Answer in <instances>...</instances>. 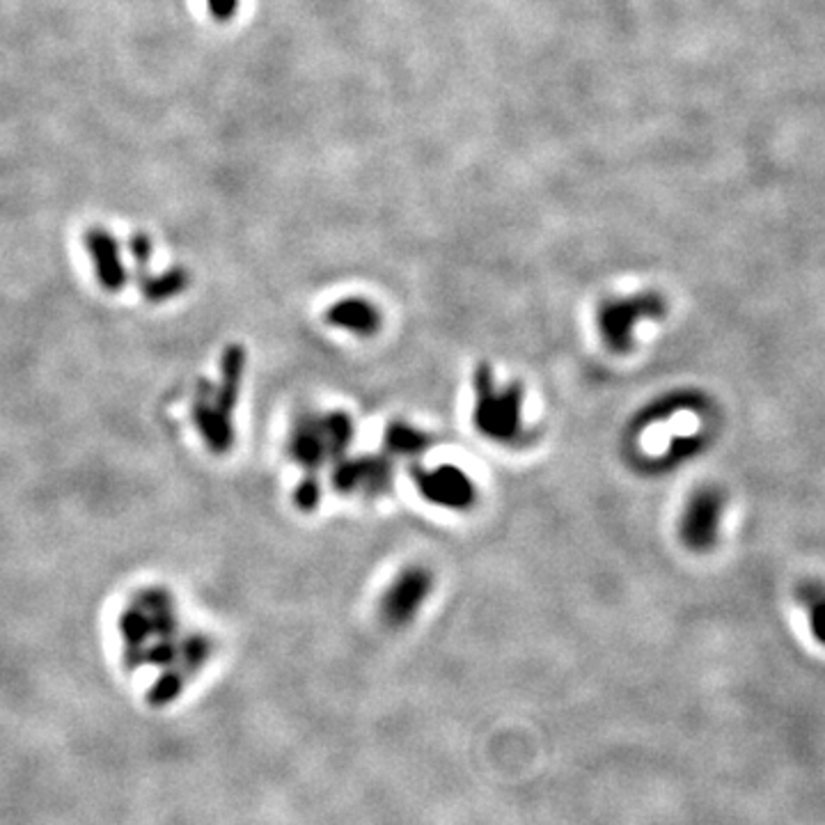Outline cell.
Masks as SVG:
<instances>
[{
  "label": "cell",
  "mask_w": 825,
  "mask_h": 825,
  "mask_svg": "<svg viewBox=\"0 0 825 825\" xmlns=\"http://www.w3.org/2000/svg\"><path fill=\"white\" fill-rule=\"evenodd\" d=\"M411 480L426 502L452 509V512H465L473 509L478 502V487L470 480L463 468L443 463L436 468H424L413 465L411 468Z\"/></svg>",
  "instance_id": "cell-7"
},
{
  "label": "cell",
  "mask_w": 825,
  "mask_h": 825,
  "mask_svg": "<svg viewBox=\"0 0 825 825\" xmlns=\"http://www.w3.org/2000/svg\"><path fill=\"white\" fill-rule=\"evenodd\" d=\"M667 317V298L647 289L628 296H608L597 307V328L603 346L615 356H626L636 346V328L645 322Z\"/></svg>",
  "instance_id": "cell-3"
},
{
  "label": "cell",
  "mask_w": 825,
  "mask_h": 825,
  "mask_svg": "<svg viewBox=\"0 0 825 825\" xmlns=\"http://www.w3.org/2000/svg\"><path fill=\"white\" fill-rule=\"evenodd\" d=\"M434 573L422 564H406L387 582L379 599V619L390 631H402L434 592Z\"/></svg>",
  "instance_id": "cell-4"
},
{
  "label": "cell",
  "mask_w": 825,
  "mask_h": 825,
  "mask_svg": "<svg viewBox=\"0 0 825 825\" xmlns=\"http://www.w3.org/2000/svg\"><path fill=\"white\" fill-rule=\"evenodd\" d=\"M431 445L434 436L406 420H392L383 429V452L390 459H420Z\"/></svg>",
  "instance_id": "cell-11"
},
{
  "label": "cell",
  "mask_w": 825,
  "mask_h": 825,
  "mask_svg": "<svg viewBox=\"0 0 825 825\" xmlns=\"http://www.w3.org/2000/svg\"><path fill=\"white\" fill-rule=\"evenodd\" d=\"M473 424L484 439L498 445L514 448L523 439H528V431L523 424V402L526 392L523 385L512 381L498 385L491 365L480 363L473 374Z\"/></svg>",
  "instance_id": "cell-1"
},
{
  "label": "cell",
  "mask_w": 825,
  "mask_h": 825,
  "mask_svg": "<svg viewBox=\"0 0 825 825\" xmlns=\"http://www.w3.org/2000/svg\"><path fill=\"white\" fill-rule=\"evenodd\" d=\"M207 6L216 21H229L239 10V0H207Z\"/></svg>",
  "instance_id": "cell-15"
},
{
  "label": "cell",
  "mask_w": 825,
  "mask_h": 825,
  "mask_svg": "<svg viewBox=\"0 0 825 825\" xmlns=\"http://www.w3.org/2000/svg\"><path fill=\"white\" fill-rule=\"evenodd\" d=\"M181 287H186V273L184 271H173L168 275H164V278H156L147 285L149 294L151 296H170L175 292H179Z\"/></svg>",
  "instance_id": "cell-14"
},
{
  "label": "cell",
  "mask_w": 825,
  "mask_h": 825,
  "mask_svg": "<svg viewBox=\"0 0 825 825\" xmlns=\"http://www.w3.org/2000/svg\"><path fill=\"white\" fill-rule=\"evenodd\" d=\"M86 246L97 264L99 281L108 289L122 287L125 283V266L120 262V251H117L115 239L101 227H92L86 232Z\"/></svg>",
  "instance_id": "cell-10"
},
{
  "label": "cell",
  "mask_w": 825,
  "mask_h": 825,
  "mask_svg": "<svg viewBox=\"0 0 825 825\" xmlns=\"http://www.w3.org/2000/svg\"><path fill=\"white\" fill-rule=\"evenodd\" d=\"M798 599L803 608L809 612V628L812 636L825 645V587L816 580H807L798 585Z\"/></svg>",
  "instance_id": "cell-12"
},
{
  "label": "cell",
  "mask_w": 825,
  "mask_h": 825,
  "mask_svg": "<svg viewBox=\"0 0 825 825\" xmlns=\"http://www.w3.org/2000/svg\"><path fill=\"white\" fill-rule=\"evenodd\" d=\"M725 504L727 495L718 487H699L688 498L679 523V537L693 553H709L718 543Z\"/></svg>",
  "instance_id": "cell-6"
},
{
  "label": "cell",
  "mask_w": 825,
  "mask_h": 825,
  "mask_svg": "<svg viewBox=\"0 0 825 825\" xmlns=\"http://www.w3.org/2000/svg\"><path fill=\"white\" fill-rule=\"evenodd\" d=\"M331 484L342 495L381 498L395 487V459L383 454L342 456L333 463Z\"/></svg>",
  "instance_id": "cell-5"
},
{
  "label": "cell",
  "mask_w": 825,
  "mask_h": 825,
  "mask_svg": "<svg viewBox=\"0 0 825 825\" xmlns=\"http://www.w3.org/2000/svg\"><path fill=\"white\" fill-rule=\"evenodd\" d=\"M356 434V424L346 411H307L301 413L289 431L287 452L307 478H317L320 470L346 454Z\"/></svg>",
  "instance_id": "cell-2"
},
{
  "label": "cell",
  "mask_w": 825,
  "mask_h": 825,
  "mask_svg": "<svg viewBox=\"0 0 825 825\" xmlns=\"http://www.w3.org/2000/svg\"><path fill=\"white\" fill-rule=\"evenodd\" d=\"M704 409H709V400H706V395H704V392H699V390L679 387V390L665 392V395L651 400L649 404H645L631 418V422H628V426H626L623 441L626 443H634L642 434H647L649 429H654L658 424H665L667 420H672L679 413H690V411L693 413H699Z\"/></svg>",
  "instance_id": "cell-8"
},
{
  "label": "cell",
  "mask_w": 825,
  "mask_h": 825,
  "mask_svg": "<svg viewBox=\"0 0 825 825\" xmlns=\"http://www.w3.org/2000/svg\"><path fill=\"white\" fill-rule=\"evenodd\" d=\"M324 320L328 326L356 337H374L383 326V314L376 303L363 296H344L326 307Z\"/></svg>",
  "instance_id": "cell-9"
},
{
  "label": "cell",
  "mask_w": 825,
  "mask_h": 825,
  "mask_svg": "<svg viewBox=\"0 0 825 825\" xmlns=\"http://www.w3.org/2000/svg\"><path fill=\"white\" fill-rule=\"evenodd\" d=\"M322 500V484H320V478H307L296 487L294 491V502L298 509H303V512H312V509H317Z\"/></svg>",
  "instance_id": "cell-13"
}]
</instances>
